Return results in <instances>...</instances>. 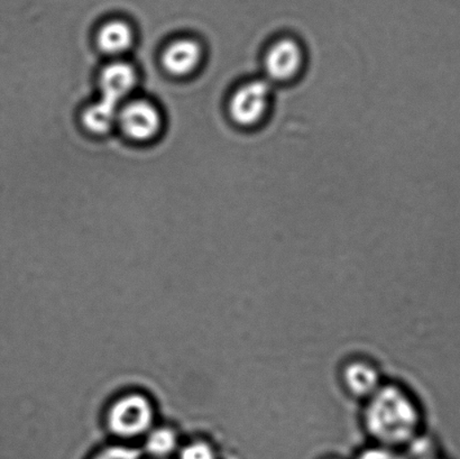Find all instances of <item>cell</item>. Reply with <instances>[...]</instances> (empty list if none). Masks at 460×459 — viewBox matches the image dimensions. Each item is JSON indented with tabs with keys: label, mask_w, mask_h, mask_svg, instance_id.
Returning <instances> with one entry per match:
<instances>
[{
	"label": "cell",
	"mask_w": 460,
	"mask_h": 459,
	"mask_svg": "<svg viewBox=\"0 0 460 459\" xmlns=\"http://www.w3.org/2000/svg\"><path fill=\"white\" fill-rule=\"evenodd\" d=\"M364 425L376 443L396 448L408 445L418 436L422 414L413 396L404 387L382 384L367 400Z\"/></svg>",
	"instance_id": "obj_1"
},
{
	"label": "cell",
	"mask_w": 460,
	"mask_h": 459,
	"mask_svg": "<svg viewBox=\"0 0 460 459\" xmlns=\"http://www.w3.org/2000/svg\"><path fill=\"white\" fill-rule=\"evenodd\" d=\"M122 106L100 98L85 109L82 115L83 125L92 134H107L117 126L119 110Z\"/></svg>",
	"instance_id": "obj_10"
},
{
	"label": "cell",
	"mask_w": 460,
	"mask_h": 459,
	"mask_svg": "<svg viewBox=\"0 0 460 459\" xmlns=\"http://www.w3.org/2000/svg\"><path fill=\"white\" fill-rule=\"evenodd\" d=\"M343 382L353 396L366 400L382 386L379 370L365 361H351L344 369Z\"/></svg>",
	"instance_id": "obj_9"
},
{
	"label": "cell",
	"mask_w": 460,
	"mask_h": 459,
	"mask_svg": "<svg viewBox=\"0 0 460 459\" xmlns=\"http://www.w3.org/2000/svg\"><path fill=\"white\" fill-rule=\"evenodd\" d=\"M357 459H408L396 448L386 447V446H375V447L367 448L358 455Z\"/></svg>",
	"instance_id": "obj_13"
},
{
	"label": "cell",
	"mask_w": 460,
	"mask_h": 459,
	"mask_svg": "<svg viewBox=\"0 0 460 459\" xmlns=\"http://www.w3.org/2000/svg\"><path fill=\"white\" fill-rule=\"evenodd\" d=\"M409 446L408 459H436L435 445L428 437L415 436Z\"/></svg>",
	"instance_id": "obj_12"
},
{
	"label": "cell",
	"mask_w": 460,
	"mask_h": 459,
	"mask_svg": "<svg viewBox=\"0 0 460 459\" xmlns=\"http://www.w3.org/2000/svg\"><path fill=\"white\" fill-rule=\"evenodd\" d=\"M96 459H139V455L130 448L113 447L105 450Z\"/></svg>",
	"instance_id": "obj_15"
},
{
	"label": "cell",
	"mask_w": 460,
	"mask_h": 459,
	"mask_svg": "<svg viewBox=\"0 0 460 459\" xmlns=\"http://www.w3.org/2000/svg\"><path fill=\"white\" fill-rule=\"evenodd\" d=\"M135 41L132 26L123 19L105 21L97 33V44L105 55L119 56L131 50Z\"/></svg>",
	"instance_id": "obj_8"
},
{
	"label": "cell",
	"mask_w": 460,
	"mask_h": 459,
	"mask_svg": "<svg viewBox=\"0 0 460 459\" xmlns=\"http://www.w3.org/2000/svg\"><path fill=\"white\" fill-rule=\"evenodd\" d=\"M203 52L200 44L192 38H179L165 48L162 65L175 77H187L199 68Z\"/></svg>",
	"instance_id": "obj_7"
},
{
	"label": "cell",
	"mask_w": 460,
	"mask_h": 459,
	"mask_svg": "<svg viewBox=\"0 0 460 459\" xmlns=\"http://www.w3.org/2000/svg\"><path fill=\"white\" fill-rule=\"evenodd\" d=\"M181 459H215L209 446L202 443L187 446L181 454Z\"/></svg>",
	"instance_id": "obj_14"
},
{
	"label": "cell",
	"mask_w": 460,
	"mask_h": 459,
	"mask_svg": "<svg viewBox=\"0 0 460 459\" xmlns=\"http://www.w3.org/2000/svg\"><path fill=\"white\" fill-rule=\"evenodd\" d=\"M273 88L263 77L251 79L238 86L227 105L233 123L245 130L262 126L273 107Z\"/></svg>",
	"instance_id": "obj_2"
},
{
	"label": "cell",
	"mask_w": 460,
	"mask_h": 459,
	"mask_svg": "<svg viewBox=\"0 0 460 459\" xmlns=\"http://www.w3.org/2000/svg\"><path fill=\"white\" fill-rule=\"evenodd\" d=\"M437 459V458H436Z\"/></svg>",
	"instance_id": "obj_16"
},
{
	"label": "cell",
	"mask_w": 460,
	"mask_h": 459,
	"mask_svg": "<svg viewBox=\"0 0 460 459\" xmlns=\"http://www.w3.org/2000/svg\"><path fill=\"white\" fill-rule=\"evenodd\" d=\"M176 439L174 432L167 429H158L150 434L146 447L153 456L166 457L174 452Z\"/></svg>",
	"instance_id": "obj_11"
},
{
	"label": "cell",
	"mask_w": 460,
	"mask_h": 459,
	"mask_svg": "<svg viewBox=\"0 0 460 459\" xmlns=\"http://www.w3.org/2000/svg\"><path fill=\"white\" fill-rule=\"evenodd\" d=\"M152 418L153 412L148 400L131 395L114 405L109 413V427L118 436H139L149 429Z\"/></svg>",
	"instance_id": "obj_5"
},
{
	"label": "cell",
	"mask_w": 460,
	"mask_h": 459,
	"mask_svg": "<svg viewBox=\"0 0 460 459\" xmlns=\"http://www.w3.org/2000/svg\"><path fill=\"white\" fill-rule=\"evenodd\" d=\"M307 53L302 42L294 35H281L268 44L263 53V78L273 86L286 85L302 74Z\"/></svg>",
	"instance_id": "obj_3"
},
{
	"label": "cell",
	"mask_w": 460,
	"mask_h": 459,
	"mask_svg": "<svg viewBox=\"0 0 460 459\" xmlns=\"http://www.w3.org/2000/svg\"><path fill=\"white\" fill-rule=\"evenodd\" d=\"M137 73L132 64L114 61L106 65L99 76L100 98L123 106L135 90Z\"/></svg>",
	"instance_id": "obj_6"
},
{
	"label": "cell",
	"mask_w": 460,
	"mask_h": 459,
	"mask_svg": "<svg viewBox=\"0 0 460 459\" xmlns=\"http://www.w3.org/2000/svg\"><path fill=\"white\" fill-rule=\"evenodd\" d=\"M160 110L148 100H132L119 110L117 126L128 139L136 142H149L162 130Z\"/></svg>",
	"instance_id": "obj_4"
}]
</instances>
